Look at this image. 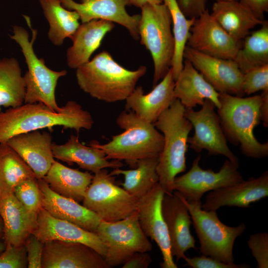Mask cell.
<instances>
[{
    "label": "cell",
    "instance_id": "8fae6325",
    "mask_svg": "<svg viewBox=\"0 0 268 268\" xmlns=\"http://www.w3.org/2000/svg\"><path fill=\"white\" fill-rule=\"evenodd\" d=\"M201 106L197 111L192 108H185L184 116L195 129L194 135L188 138L190 147L198 152L205 149L209 154L223 155L239 166L238 158L227 143L218 116L214 111V105L205 99Z\"/></svg>",
    "mask_w": 268,
    "mask_h": 268
},
{
    "label": "cell",
    "instance_id": "603a6c76",
    "mask_svg": "<svg viewBox=\"0 0 268 268\" xmlns=\"http://www.w3.org/2000/svg\"><path fill=\"white\" fill-rule=\"evenodd\" d=\"M37 181L44 209L55 218L95 233L101 221L96 214L77 201L54 192L43 179Z\"/></svg>",
    "mask_w": 268,
    "mask_h": 268
},
{
    "label": "cell",
    "instance_id": "ee69618b",
    "mask_svg": "<svg viewBox=\"0 0 268 268\" xmlns=\"http://www.w3.org/2000/svg\"><path fill=\"white\" fill-rule=\"evenodd\" d=\"M259 18L264 20L265 13L268 11V0H238Z\"/></svg>",
    "mask_w": 268,
    "mask_h": 268
},
{
    "label": "cell",
    "instance_id": "2e32d148",
    "mask_svg": "<svg viewBox=\"0 0 268 268\" xmlns=\"http://www.w3.org/2000/svg\"><path fill=\"white\" fill-rule=\"evenodd\" d=\"M62 5L76 11L82 23L102 19L118 23L125 27L135 40L139 39L138 24L140 14L130 15L126 6L131 5L130 0H60Z\"/></svg>",
    "mask_w": 268,
    "mask_h": 268
},
{
    "label": "cell",
    "instance_id": "b9f144b4",
    "mask_svg": "<svg viewBox=\"0 0 268 268\" xmlns=\"http://www.w3.org/2000/svg\"><path fill=\"white\" fill-rule=\"evenodd\" d=\"M209 0H177L179 7L189 18H197L207 9Z\"/></svg>",
    "mask_w": 268,
    "mask_h": 268
},
{
    "label": "cell",
    "instance_id": "7c38bea8",
    "mask_svg": "<svg viewBox=\"0 0 268 268\" xmlns=\"http://www.w3.org/2000/svg\"><path fill=\"white\" fill-rule=\"evenodd\" d=\"M201 155L193 161L188 172L174 181V191L188 202H199L204 193L231 185L244 180L239 166L226 159L220 170H204L199 163Z\"/></svg>",
    "mask_w": 268,
    "mask_h": 268
},
{
    "label": "cell",
    "instance_id": "f6af8a7d",
    "mask_svg": "<svg viewBox=\"0 0 268 268\" xmlns=\"http://www.w3.org/2000/svg\"><path fill=\"white\" fill-rule=\"evenodd\" d=\"M262 103L260 108V120L265 127L268 126V90L262 91Z\"/></svg>",
    "mask_w": 268,
    "mask_h": 268
},
{
    "label": "cell",
    "instance_id": "5b68a950",
    "mask_svg": "<svg viewBox=\"0 0 268 268\" xmlns=\"http://www.w3.org/2000/svg\"><path fill=\"white\" fill-rule=\"evenodd\" d=\"M220 107L218 116L226 137L239 144L242 153L253 158L268 155V142L262 143L254 136L253 131L260 122L261 95L243 98L219 93Z\"/></svg>",
    "mask_w": 268,
    "mask_h": 268
},
{
    "label": "cell",
    "instance_id": "83f0119b",
    "mask_svg": "<svg viewBox=\"0 0 268 268\" xmlns=\"http://www.w3.org/2000/svg\"><path fill=\"white\" fill-rule=\"evenodd\" d=\"M210 13L230 36L238 41L243 40L251 30L265 21L238 0L216 1Z\"/></svg>",
    "mask_w": 268,
    "mask_h": 268
},
{
    "label": "cell",
    "instance_id": "7a4b0ae2",
    "mask_svg": "<svg viewBox=\"0 0 268 268\" xmlns=\"http://www.w3.org/2000/svg\"><path fill=\"white\" fill-rule=\"evenodd\" d=\"M76 69L77 83L84 92L94 98L113 103L126 100L147 67L141 66L136 70H129L104 51Z\"/></svg>",
    "mask_w": 268,
    "mask_h": 268
},
{
    "label": "cell",
    "instance_id": "60d3db41",
    "mask_svg": "<svg viewBox=\"0 0 268 268\" xmlns=\"http://www.w3.org/2000/svg\"><path fill=\"white\" fill-rule=\"evenodd\" d=\"M25 246L27 256V268H42L44 243L31 234L27 238Z\"/></svg>",
    "mask_w": 268,
    "mask_h": 268
},
{
    "label": "cell",
    "instance_id": "c3c4849f",
    "mask_svg": "<svg viewBox=\"0 0 268 268\" xmlns=\"http://www.w3.org/2000/svg\"><path fill=\"white\" fill-rule=\"evenodd\" d=\"M5 244L3 240L0 239V254L5 250Z\"/></svg>",
    "mask_w": 268,
    "mask_h": 268
},
{
    "label": "cell",
    "instance_id": "d590c367",
    "mask_svg": "<svg viewBox=\"0 0 268 268\" xmlns=\"http://www.w3.org/2000/svg\"><path fill=\"white\" fill-rule=\"evenodd\" d=\"M13 194L32 220L36 223L42 207L41 195L36 178L26 180L17 185Z\"/></svg>",
    "mask_w": 268,
    "mask_h": 268
},
{
    "label": "cell",
    "instance_id": "1f68e13d",
    "mask_svg": "<svg viewBox=\"0 0 268 268\" xmlns=\"http://www.w3.org/2000/svg\"><path fill=\"white\" fill-rule=\"evenodd\" d=\"M25 83L17 60L0 59V111L2 107L14 108L23 104Z\"/></svg>",
    "mask_w": 268,
    "mask_h": 268
},
{
    "label": "cell",
    "instance_id": "9c48e42d",
    "mask_svg": "<svg viewBox=\"0 0 268 268\" xmlns=\"http://www.w3.org/2000/svg\"><path fill=\"white\" fill-rule=\"evenodd\" d=\"M82 202L101 220L112 222L126 218L135 212L138 199L118 186L114 176L103 169L94 173Z\"/></svg>",
    "mask_w": 268,
    "mask_h": 268
},
{
    "label": "cell",
    "instance_id": "52a82bcc",
    "mask_svg": "<svg viewBox=\"0 0 268 268\" xmlns=\"http://www.w3.org/2000/svg\"><path fill=\"white\" fill-rule=\"evenodd\" d=\"M141 9L138 34L141 44L149 51L153 60V87L171 67L175 47L172 19L163 3L146 4Z\"/></svg>",
    "mask_w": 268,
    "mask_h": 268
},
{
    "label": "cell",
    "instance_id": "277c9868",
    "mask_svg": "<svg viewBox=\"0 0 268 268\" xmlns=\"http://www.w3.org/2000/svg\"><path fill=\"white\" fill-rule=\"evenodd\" d=\"M185 106L176 98L153 124L162 134L164 144L156 171L165 194H172L176 176L185 171L188 138L193 127L185 117Z\"/></svg>",
    "mask_w": 268,
    "mask_h": 268
},
{
    "label": "cell",
    "instance_id": "3957f363",
    "mask_svg": "<svg viewBox=\"0 0 268 268\" xmlns=\"http://www.w3.org/2000/svg\"><path fill=\"white\" fill-rule=\"evenodd\" d=\"M116 122L124 130L122 133L113 136L107 143L92 140L89 145L101 149L107 159L124 160L132 167H135L138 160L159 157L164 137L153 124L126 110L119 115Z\"/></svg>",
    "mask_w": 268,
    "mask_h": 268
},
{
    "label": "cell",
    "instance_id": "ba28073f",
    "mask_svg": "<svg viewBox=\"0 0 268 268\" xmlns=\"http://www.w3.org/2000/svg\"><path fill=\"white\" fill-rule=\"evenodd\" d=\"M182 198L199 240L201 254L225 263L234 264V244L245 231V224L226 225L220 220L216 211L205 210L201 208V201L188 202Z\"/></svg>",
    "mask_w": 268,
    "mask_h": 268
},
{
    "label": "cell",
    "instance_id": "f1b7e54d",
    "mask_svg": "<svg viewBox=\"0 0 268 268\" xmlns=\"http://www.w3.org/2000/svg\"><path fill=\"white\" fill-rule=\"evenodd\" d=\"M93 177L88 172L67 167L55 160L43 179L55 193L80 202Z\"/></svg>",
    "mask_w": 268,
    "mask_h": 268
},
{
    "label": "cell",
    "instance_id": "f35d334b",
    "mask_svg": "<svg viewBox=\"0 0 268 268\" xmlns=\"http://www.w3.org/2000/svg\"><path fill=\"white\" fill-rule=\"evenodd\" d=\"M248 245L256 260L258 268H268V234L267 232L251 235Z\"/></svg>",
    "mask_w": 268,
    "mask_h": 268
},
{
    "label": "cell",
    "instance_id": "e575fe53",
    "mask_svg": "<svg viewBox=\"0 0 268 268\" xmlns=\"http://www.w3.org/2000/svg\"><path fill=\"white\" fill-rule=\"evenodd\" d=\"M163 3L169 9L172 19L175 47L171 68L175 81L183 67L184 49L196 18H187L179 7L177 0H163Z\"/></svg>",
    "mask_w": 268,
    "mask_h": 268
},
{
    "label": "cell",
    "instance_id": "f907efd6",
    "mask_svg": "<svg viewBox=\"0 0 268 268\" xmlns=\"http://www.w3.org/2000/svg\"></svg>",
    "mask_w": 268,
    "mask_h": 268
},
{
    "label": "cell",
    "instance_id": "74e56055",
    "mask_svg": "<svg viewBox=\"0 0 268 268\" xmlns=\"http://www.w3.org/2000/svg\"><path fill=\"white\" fill-rule=\"evenodd\" d=\"M28 266L25 244L21 246H5L0 254V268H26Z\"/></svg>",
    "mask_w": 268,
    "mask_h": 268
},
{
    "label": "cell",
    "instance_id": "484cf974",
    "mask_svg": "<svg viewBox=\"0 0 268 268\" xmlns=\"http://www.w3.org/2000/svg\"><path fill=\"white\" fill-rule=\"evenodd\" d=\"M174 93L185 108L202 105L205 99L211 101L217 109L220 107L219 93L185 59L182 69L175 81Z\"/></svg>",
    "mask_w": 268,
    "mask_h": 268
},
{
    "label": "cell",
    "instance_id": "4fadbf2b",
    "mask_svg": "<svg viewBox=\"0 0 268 268\" xmlns=\"http://www.w3.org/2000/svg\"><path fill=\"white\" fill-rule=\"evenodd\" d=\"M242 43L230 36L207 8L195 19L186 45L213 57L234 60Z\"/></svg>",
    "mask_w": 268,
    "mask_h": 268
},
{
    "label": "cell",
    "instance_id": "8992f818",
    "mask_svg": "<svg viewBox=\"0 0 268 268\" xmlns=\"http://www.w3.org/2000/svg\"><path fill=\"white\" fill-rule=\"evenodd\" d=\"M23 16L32 32L31 40L28 31L17 25L13 26V34L9 37L19 45L28 67L23 76L26 87L24 103H42L53 110L59 112L62 107L57 103L55 90L59 79L66 75L67 72L65 70L57 71L50 69L45 65L43 58L37 57L33 43L37 30L32 27L30 17Z\"/></svg>",
    "mask_w": 268,
    "mask_h": 268
},
{
    "label": "cell",
    "instance_id": "9a60e30c",
    "mask_svg": "<svg viewBox=\"0 0 268 268\" xmlns=\"http://www.w3.org/2000/svg\"><path fill=\"white\" fill-rule=\"evenodd\" d=\"M165 193L158 183L138 200L137 213L144 234L154 240L159 248L163 262L162 268H177L171 252L167 226L162 212V201Z\"/></svg>",
    "mask_w": 268,
    "mask_h": 268
},
{
    "label": "cell",
    "instance_id": "ffe728a7",
    "mask_svg": "<svg viewBox=\"0 0 268 268\" xmlns=\"http://www.w3.org/2000/svg\"><path fill=\"white\" fill-rule=\"evenodd\" d=\"M268 196V172L265 171L258 178H250L210 191L201 204V208L215 211L223 206L246 208Z\"/></svg>",
    "mask_w": 268,
    "mask_h": 268
},
{
    "label": "cell",
    "instance_id": "7dc6e473",
    "mask_svg": "<svg viewBox=\"0 0 268 268\" xmlns=\"http://www.w3.org/2000/svg\"><path fill=\"white\" fill-rule=\"evenodd\" d=\"M4 227L2 219L0 215V239L3 240Z\"/></svg>",
    "mask_w": 268,
    "mask_h": 268
},
{
    "label": "cell",
    "instance_id": "d4e9b609",
    "mask_svg": "<svg viewBox=\"0 0 268 268\" xmlns=\"http://www.w3.org/2000/svg\"><path fill=\"white\" fill-rule=\"evenodd\" d=\"M115 27L113 22L94 19L79 25L71 38L72 45L67 53L68 66L77 69L89 61L107 33Z\"/></svg>",
    "mask_w": 268,
    "mask_h": 268
},
{
    "label": "cell",
    "instance_id": "6da1fadb",
    "mask_svg": "<svg viewBox=\"0 0 268 268\" xmlns=\"http://www.w3.org/2000/svg\"><path fill=\"white\" fill-rule=\"evenodd\" d=\"M94 121L90 113L74 101H69L56 112L42 103H25L0 111V143L17 134L56 126L89 130Z\"/></svg>",
    "mask_w": 268,
    "mask_h": 268
},
{
    "label": "cell",
    "instance_id": "e0dca14e",
    "mask_svg": "<svg viewBox=\"0 0 268 268\" xmlns=\"http://www.w3.org/2000/svg\"><path fill=\"white\" fill-rule=\"evenodd\" d=\"M162 215L167 226L171 252L176 260L184 259L185 253L196 248V240L190 232L192 219L182 197L174 191L164 194L162 201Z\"/></svg>",
    "mask_w": 268,
    "mask_h": 268
},
{
    "label": "cell",
    "instance_id": "7402d4cb",
    "mask_svg": "<svg viewBox=\"0 0 268 268\" xmlns=\"http://www.w3.org/2000/svg\"><path fill=\"white\" fill-rule=\"evenodd\" d=\"M52 137L38 130L14 136L6 142L31 169L37 179H43L55 161Z\"/></svg>",
    "mask_w": 268,
    "mask_h": 268
},
{
    "label": "cell",
    "instance_id": "8d00e7d4",
    "mask_svg": "<svg viewBox=\"0 0 268 268\" xmlns=\"http://www.w3.org/2000/svg\"><path fill=\"white\" fill-rule=\"evenodd\" d=\"M268 90V65L252 69L244 73L242 90L250 95Z\"/></svg>",
    "mask_w": 268,
    "mask_h": 268
},
{
    "label": "cell",
    "instance_id": "4dcf8cb0",
    "mask_svg": "<svg viewBox=\"0 0 268 268\" xmlns=\"http://www.w3.org/2000/svg\"><path fill=\"white\" fill-rule=\"evenodd\" d=\"M158 157L147 158L138 160L133 169H114L111 175H123V188L129 194L140 199L149 192L159 182L156 167Z\"/></svg>",
    "mask_w": 268,
    "mask_h": 268
},
{
    "label": "cell",
    "instance_id": "d6a6232c",
    "mask_svg": "<svg viewBox=\"0 0 268 268\" xmlns=\"http://www.w3.org/2000/svg\"><path fill=\"white\" fill-rule=\"evenodd\" d=\"M234 61L244 74L268 65V22L265 20L258 30L250 32L243 40Z\"/></svg>",
    "mask_w": 268,
    "mask_h": 268
},
{
    "label": "cell",
    "instance_id": "ab89813d",
    "mask_svg": "<svg viewBox=\"0 0 268 268\" xmlns=\"http://www.w3.org/2000/svg\"><path fill=\"white\" fill-rule=\"evenodd\" d=\"M186 262V266L193 268H248L250 266L246 264H229L215 260L211 257L202 255L200 257L184 259Z\"/></svg>",
    "mask_w": 268,
    "mask_h": 268
},
{
    "label": "cell",
    "instance_id": "4316f807",
    "mask_svg": "<svg viewBox=\"0 0 268 268\" xmlns=\"http://www.w3.org/2000/svg\"><path fill=\"white\" fill-rule=\"evenodd\" d=\"M0 215L4 227L5 246H21L36 226L13 192L0 193Z\"/></svg>",
    "mask_w": 268,
    "mask_h": 268
},
{
    "label": "cell",
    "instance_id": "d6986e66",
    "mask_svg": "<svg viewBox=\"0 0 268 268\" xmlns=\"http://www.w3.org/2000/svg\"><path fill=\"white\" fill-rule=\"evenodd\" d=\"M32 234L44 243L52 240L80 243L92 248L104 259L106 255V246L95 233L55 218L43 207L38 212Z\"/></svg>",
    "mask_w": 268,
    "mask_h": 268
},
{
    "label": "cell",
    "instance_id": "bcb514c9",
    "mask_svg": "<svg viewBox=\"0 0 268 268\" xmlns=\"http://www.w3.org/2000/svg\"><path fill=\"white\" fill-rule=\"evenodd\" d=\"M131 5L141 8L146 4H160L163 0H130Z\"/></svg>",
    "mask_w": 268,
    "mask_h": 268
},
{
    "label": "cell",
    "instance_id": "30bf717a",
    "mask_svg": "<svg viewBox=\"0 0 268 268\" xmlns=\"http://www.w3.org/2000/svg\"><path fill=\"white\" fill-rule=\"evenodd\" d=\"M95 233L106 246L104 260L109 268L123 265L134 253L152 248L140 226L137 211L118 221L101 220Z\"/></svg>",
    "mask_w": 268,
    "mask_h": 268
},
{
    "label": "cell",
    "instance_id": "ac0fdd59",
    "mask_svg": "<svg viewBox=\"0 0 268 268\" xmlns=\"http://www.w3.org/2000/svg\"><path fill=\"white\" fill-rule=\"evenodd\" d=\"M42 268H109L104 258L82 243L52 240L44 243Z\"/></svg>",
    "mask_w": 268,
    "mask_h": 268
},
{
    "label": "cell",
    "instance_id": "7bdbcfd3",
    "mask_svg": "<svg viewBox=\"0 0 268 268\" xmlns=\"http://www.w3.org/2000/svg\"><path fill=\"white\" fill-rule=\"evenodd\" d=\"M152 262L148 252H136L133 254L123 264V268H147Z\"/></svg>",
    "mask_w": 268,
    "mask_h": 268
},
{
    "label": "cell",
    "instance_id": "681fc988",
    "mask_svg": "<svg viewBox=\"0 0 268 268\" xmlns=\"http://www.w3.org/2000/svg\"><path fill=\"white\" fill-rule=\"evenodd\" d=\"M221 0H216V1H221Z\"/></svg>",
    "mask_w": 268,
    "mask_h": 268
},
{
    "label": "cell",
    "instance_id": "44dd1931",
    "mask_svg": "<svg viewBox=\"0 0 268 268\" xmlns=\"http://www.w3.org/2000/svg\"><path fill=\"white\" fill-rule=\"evenodd\" d=\"M175 80L171 67L161 81L144 94L141 86L135 87L126 99V110L133 112L142 120L153 124L176 99Z\"/></svg>",
    "mask_w": 268,
    "mask_h": 268
},
{
    "label": "cell",
    "instance_id": "5bb4252c",
    "mask_svg": "<svg viewBox=\"0 0 268 268\" xmlns=\"http://www.w3.org/2000/svg\"><path fill=\"white\" fill-rule=\"evenodd\" d=\"M184 59L189 61L216 91L242 97L244 74L233 60L213 57L186 45Z\"/></svg>",
    "mask_w": 268,
    "mask_h": 268
},
{
    "label": "cell",
    "instance_id": "836d02e7",
    "mask_svg": "<svg viewBox=\"0 0 268 268\" xmlns=\"http://www.w3.org/2000/svg\"><path fill=\"white\" fill-rule=\"evenodd\" d=\"M36 178L34 173L7 142L0 143V192H13L21 182Z\"/></svg>",
    "mask_w": 268,
    "mask_h": 268
},
{
    "label": "cell",
    "instance_id": "cb8c5ba5",
    "mask_svg": "<svg viewBox=\"0 0 268 268\" xmlns=\"http://www.w3.org/2000/svg\"><path fill=\"white\" fill-rule=\"evenodd\" d=\"M89 146L81 143L77 136L71 135L64 144L53 143L52 151L54 158L69 165L76 163L82 169L94 174L103 169L119 168L124 165L121 161L107 159L100 148Z\"/></svg>",
    "mask_w": 268,
    "mask_h": 268
},
{
    "label": "cell",
    "instance_id": "f546056e",
    "mask_svg": "<svg viewBox=\"0 0 268 268\" xmlns=\"http://www.w3.org/2000/svg\"><path fill=\"white\" fill-rule=\"evenodd\" d=\"M40 3L49 24V39L55 46H61L65 38H71L79 27V15L64 7L60 0H40Z\"/></svg>",
    "mask_w": 268,
    "mask_h": 268
}]
</instances>
